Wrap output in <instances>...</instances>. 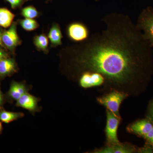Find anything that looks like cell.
Wrapping results in <instances>:
<instances>
[{"label": "cell", "mask_w": 153, "mask_h": 153, "mask_svg": "<svg viewBox=\"0 0 153 153\" xmlns=\"http://www.w3.org/2000/svg\"><path fill=\"white\" fill-rule=\"evenodd\" d=\"M38 100L35 97L26 92L17 100L16 105L30 111L37 109Z\"/></svg>", "instance_id": "10"}, {"label": "cell", "mask_w": 153, "mask_h": 153, "mask_svg": "<svg viewBox=\"0 0 153 153\" xmlns=\"http://www.w3.org/2000/svg\"><path fill=\"white\" fill-rule=\"evenodd\" d=\"M22 15L26 19H34L38 16V12L33 6H27L22 9Z\"/></svg>", "instance_id": "18"}, {"label": "cell", "mask_w": 153, "mask_h": 153, "mask_svg": "<svg viewBox=\"0 0 153 153\" xmlns=\"http://www.w3.org/2000/svg\"><path fill=\"white\" fill-rule=\"evenodd\" d=\"M67 33L69 38L74 41L80 42L87 39L88 31L85 25L81 23H72L68 26Z\"/></svg>", "instance_id": "8"}, {"label": "cell", "mask_w": 153, "mask_h": 153, "mask_svg": "<svg viewBox=\"0 0 153 153\" xmlns=\"http://www.w3.org/2000/svg\"><path fill=\"white\" fill-rule=\"evenodd\" d=\"M34 44L37 49L44 52H47L49 40L44 34H41L36 36L34 38Z\"/></svg>", "instance_id": "16"}, {"label": "cell", "mask_w": 153, "mask_h": 153, "mask_svg": "<svg viewBox=\"0 0 153 153\" xmlns=\"http://www.w3.org/2000/svg\"><path fill=\"white\" fill-rule=\"evenodd\" d=\"M26 86L23 83L13 82L11 84L9 95L12 98L17 100L23 94L27 92Z\"/></svg>", "instance_id": "13"}, {"label": "cell", "mask_w": 153, "mask_h": 153, "mask_svg": "<svg viewBox=\"0 0 153 153\" xmlns=\"http://www.w3.org/2000/svg\"><path fill=\"white\" fill-rule=\"evenodd\" d=\"M153 126V123L148 118L134 122L128 126L126 130L131 134L144 138Z\"/></svg>", "instance_id": "7"}, {"label": "cell", "mask_w": 153, "mask_h": 153, "mask_svg": "<svg viewBox=\"0 0 153 153\" xmlns=\"http://www.w3.org/2000/svg\"><path fill=\"white\" fill-rule=\"evenodd\" d=\"M3 43L2 42V34L1 31L0 30V47L3 46Z\"/></svg>", "instance_id": "24"}, {"label": "cell", "mask_w": 153, "mask_h": 153, "mask_svg": "<svg viewBox=\"0 0 153 153\" xmlns=\"http://www.w3.org/2000/svg\"><path fill=\"white\" fill-rule=\"evenodd\" d=\"M15 15L8 9L0 8V26L7 28L11 26Z\"/></svg>", "instance_id": "14"}, {"label": "cell", "mask_w": 153, "mask_h": 153, "mask_svg": "<svg viewBox=\"0 0 153 153\" xmlns=\"http://www.w3.org/2000/svg\"><path fill=\"white\" fill-rule=\"evenodd\" d=\"M144 138L146 140L147 143L153 147V126Z\"/></svg>", "instance_id": "22"}, {"label": "cell", "mask_w": 153, "mask_h": 153, "mask_svg": "<svg viewBox=\"0 0 153 153\" xmlns=\"http://www.w3.org/2000/svg\"><path fill=\"white\" fill-rule=\"evenodd\" d=\"M24 114L2 111L0 112V120L6 123H9L20 118L23 117Z\"/></svg>", "instance_id": "15"}, {"label": "cell", "mask_w": 153, "mask_h": 153, "mask_svg": "<svg viewBox=\"0 0 153 153\" xmlns=\"http://www.w3.org/2000/svg\"><path fill=\"white\" fill-rule=\"evenodd\" d=\"M2 101V98L1 93L0 91V103H1Z\"/></svg>", "instance_id": "25"}, {"label": "cell", "mask_w": 153, "mask_h": 153, "mask_svg": "<svg viewBox=\"0 0 153 153\" xmlns=\"http://www.w3.org/2000/svg\"><path fill=\"white\" fill-rule=\"evenodd\" d=\"M138 153H153V147L147 143L143 147L138 149Z\"/></svg>", "instance_id": "21"}, {"label": "cell", "mask_w": 153, "mask_h": 153, "mask_svg": "<svg viewBox=\"0 0 153 153\" xmlns=\"http://www.w3.org/2000/svg\"><path fill=\"white\" fill-rule=\"evenodd\" d=\"M104 77L97 72L85 71L79 77V85L83 88L101 86L104 85Z\"/></svg>", "instance_id": "5"}, {"label": "cell", "mask_w": 153, "mask_h": 153, "mask_svg": "<svg viewBox=\"0 0 153 153\" xmlns=\"http://www.w3.org/2000/svg\"><path fill=\"white\" fill-rule=\"evenodd\" d=\"M138 27L142 32L145 39L153 48V9L148 7L140 14L137 23Z\"/></svg>", "instance_id": "3"}, {"label": "cell", "mask_w": 153, "mask_h": 153, "mask_svg": "<svg viewBox=\"0 0 153 153\" xmlns=\"http://www.w3.org/2000/svg\"><path fill=\"white\" fill-rule=\"evenodd\" d=\"M106 125L105 128L106 145L114 144L120 143L118 139V128L121 118L117 117L108 110L106 109Z\"/></svg>", "instance_id": "4"}, {"label": "cell", "mask_w": 153, "mask_h": 153, "mask_svg": "<svg viewBox=\"0 0 153 153\" xmlns=\"http://www.w3.org/2000/svg\"><path fill=\"white\" fill-rule=\"evenodd\" d=\"M3 44L9 49L13 50L20 43V38L17 33L16 25L13 24L10 29L2 34Z\"/></svg>", "instance_id": "9"}, {"label": "cell", "mask_w": 153, "mask_h": 153, "mask_svg": "<svg viewBox=\"0 0 153 153\" xmlns=\"http://www.w3.org/2000/svg\"><path fill=\"white\" fill-rule=\"evenodd\" d=\"M62 34L59 25L54 24L49 30L48 38L52 46H59L62 44Z\"/></svg>", "instance_id": "12"}, {"label": "cell", "mask_w": 153, "mask_h": 153, "mask_svg": "<svg viewBox=\"0 0 153 153\" xmlns=\"http://www.w3.org/2000/svg\"><path fill=\"white\" fill-rule=\"evenodd\" d=\"M0 104H1V103H0Z\"/></svg>", "instance_id": "27"}, {"label": "cell", "mask_w": 153, "mask_h": 153, "mask_svg": "<svg viewBox=\"0 0 153 153\" xmlns=\"http://www.w3.org/2000/svg\"><path fill=\"white\" fill-rule=\"evenodd\" d=\"M7 55L5 52L0 49V61L4 58H7Z\"/></svg>", "instance_id": "23"}, {"label": "cell", "mask_w": 153, "mask_h": 153, "mask_svg": "<svg viewBox=\"0 0 153 153\" xmlns=\"http://www.w3.org/2000/svg\"><path fill=\"white\" fill-rule=\"evenodd\" d=\"M10 3L11 7L13 9H16L21 7L24 4V0H6Z\"/></svg>", "instance_id": "20"}, {"label": "cell", "mask_w": 153, "mask_h": 153, "mask_svg": "<svg viewBox=\"0 0 153 153\" xmlns=\"http://www.w3.org/2000/svg\"><path fill=\"white\" fill-rule=\"evenodd\" d=\"M2 129V124L0 122V132L1 131Z\"/></svg>", "instance_id": "26"}, {"label": "cell", "mask_w": 153, "mask_h": 153, "mask_svg": "<svg viewBox=\"0 0 153 153\" xmlns=\"http://www.w3.org/2000/svg\"><path fill=\"white\" fill-rule=\"evenodd\" d=\"M102 22L104 29L73 51L72 63L81 74H101L106 93L117 90L137 95L153 73L152 47L128 15L111 13Z\"/></svg>", "instance_id": "1"}, {"label": "cell", "mask_w": 153, "mask_h": 153, "mask_svg": "<svg viewBox=\"0 0 153 153\" xmlns=\"http://www.w3.org/2000/svg\"><path fill=\"white\" fill-rule=\"evenodd\" d=\"M138 153V149L128 143H119L117 144L106 145L100 149H97L94 153Z\"/></svg>", "instance_id": "6"}, {"label": "cell", "mask_w": 153, "mask_h": 153, "mask_svg": "<svg viewBox=\"0 0 153 153\" xmlns=\"http://www.w3.org/2000/svg\"><path fill=\"white\" fill-rule=\"evenodd\" d=\"M16 70V65L14 60L5 58L0 61V75L6 76Z\"/></svg>", "instance_id": "11"}, {"label": "cell", "mask_w": 153, "mask_h": 153, "mask_svg": "<svg viewBox=\"0 0 153 153\" xmlns=\"http://www.w3.org/2000/svg\"><path fill=\"white\" fill-rule=\"evenodd\" d=\"M20 24L22 28L27 31H33L39 27V24L33 19H26L20 21Z\"/></svg>", "instance_id": "17"}, {"label": "cell", "mask_w": 153, "mask_h": 153, "mask_svg": "<svg viewBox=\"0 0 153 153\" xmlns=\"http://www.w3.org/2000/svg\"><path fill=\"white\" fill-rule=\"evenodd\" d=\"M146 117L150 120L153 123V99L150 101L148 105Z\"/></svg>", "instance_id": "19"}, {"label": "cell", "mask_w": 153, "mask_h": 153, "mask_svg": "<svg viewBox=\"0 0 153 153\" xmlns=\"http://www.w3.org/2000/svg\"><path fill=\"white\" fill-rule=\"evenodd\" d=\"M129 97L128 94L117 90H112L97 99L99 104L103 105L117 117L121 118L119 110L122 102Z\"/></svg>", "instance_id": "2"}]
</instances>
